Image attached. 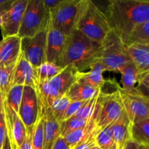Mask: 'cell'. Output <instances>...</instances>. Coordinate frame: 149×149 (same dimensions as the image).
Masks as SVG:
<instances>
[{
	"label": "cell",
	"mask_w": 149,
	"mask_h": 149,
	"mask_svg": "<svg viewBox=\"0 0 149 149\" xmlns=\"http://www.w3.org/2000/svg\"><path fill=\"white\" fill-rule=\"evenodd\" d=\"M108 23L125 45L132 29L149 21V1L147 0H111L105 12Z\"/></svg>",
	"instance_id": "obj_1"
},
{
	"label": "cell",
	"mask_w": 149,
	"mask_h": 149,
	"mask_svg": "<svg viewBox=\"0 0 149 149\" xmlns=\"http://www.w3.org/2000/svg\"><path fill=\"white\" fill-rule=\"evenodd\" d=\"M100 47V43L74 29L66 37L65 49L59 65L63 68L73 65L79 72H83L96 59Z\"/></svg>",
	"instance_id": "obj_2"
},
{
	"label": "cell",
	"mask_w": 149,
	"mask_h": 149,
	"mask_svg": "<svg viewBox=\"0 0 149 149\" xmlns=\"http://www.w3.org/2000/svg\"><path fill=\"white\" fill-rule=\"evenodd\" d=\"M75 29L100 44L111 31L105 13L90 0H79Z\"/></svg>",
	"instance_id": "obj_3"
},
{
	"label": "cell",
	"mask_w": 149,
	"mask_h": 149,
	"mask_svg": "<svg viewBox=\"0 0 149 149\" xmlns=\"http://www.w3.org/2000/svg\"><path fill=\"white\" fill-rule=\"evenodd\" d=\"M95 61L101 63L106 71L117 73L122 72L124 68L131 63L125 45L111 31L100 43Z\"/></svg>",
	"instance_id": "obj_4"
},
{
	"label": "cell",
	"mask_w": 149,
	"mask_h": 149,
	"mask_svg": "<svg viewBox=\"0 0 149 149\" xmlns=\"http://www.w3.org/2000/svg\"><path fill=\"white\" fill-rule=\"evenodd\" d=\"M49 26V12L45 7L43 0H29L17 36L20 38L32 37L48 29Z\"/></svg>",
	"instance_id": "obj_5"
},
{
	"label": "cell",
	"mask_w": 149,
	"mask_h": 149,
	"mask_svg": "<svg viewBox=\"0 0 149 149\" xmlns=\"http://www.w3.org/2000/svg\"><path fill=\"white\" fill-rule=\"evenodd\" d=\"M124 110L122 99L119 92L106 93H99L93 112V119L99 130L113 125L122 114Z\"/></svg>",
	"instance_id": "obj_6"
},
{
	"label": "cell",
	"mask_w": 149,
	"mask_h": 149,
	"mask_svg": "<svg viewBox=\"0 0 149 149\" xmlns=\"http://www.w3.org/2000/svg\"><path fill=\"white\" fill-rule=\"evenodd\" d=\"M116 90L122 99L124 109L132 123L149 119V97L136 87L125 90L116 84Z\"/></svg>",
	"instance_id": "obj_7"
},
{
	"label": "cell",
	"mask_w": 149,
	"mask_h": 149,
	"mask_svg": "<svg viewBox=\"0 0 149 149\" xmlns=\"http://www.w3.org/2000/svg\"><path fill=\"white\" fill-rule=\"evenodd\" d=\"M79 0H62L49 11V26L68 36L75 29Z\"/></svg>",
	"instance_id": "obj_8"
},
{
	"label": "cell",
	"mask_w": 149,
	"mask_h": 149,
	"mask_svg": "<svg viewBox=\"0 0 149 149\" xmlns=\"http://www.w3.org/2000/svg\"><path fill=\"white\" fill-rule=\"evenodd\" d=\"M47 30H44L32 37L21 38V53L25 59L36 69L46 61V42Z\"/></svg>",
	"instance_id": "obj_9"
},
{
	"label": "cell",
	"mask_w": 149,
	"mask_h": 149,
	"mask_svg": "<svg viewBox=\"0 0 149 149\" xmlns=\"http://www.w3.org/2000/svg\"><path fill=\"white\" fill-rule=\"evenodd\" d=\"M18 116L27 130L33 129L39 121V106L36 93L30 87H23V96L18 110Z\"/></svg>",
	"instance_id": "obj_10"
},
{
	"label": "cell",
	"mask_w": 149,
	"mask_h": 149,
	"mask_svg": "<svg viewBox=\"0 0 149 149\" xmlns=\"http://www.w3.org/2000/svg\"><path fill=\"white\" fill-rule=\"evenodd\" d=\"M28 1L29 0H15L10 10L1 15L0 28L3 39L17 36Z\"/></svg>",
	"instance_id": "obj_11"
},
{
	"label": "cell",
	"mask_w": 149,
	"mask_h": 149,
	"mask_svg": "<svg viewBox=\"0 0 149 149\" xmlns=\"http://www.w3.org/2000/svg\"><path fill=\"white\" fill-rule=\"evenodd\" d=\"M7 136L13 148H19L26 138V128L18 114L4 103Z\"/></svg>",
	"instance_id": "obj_12"
},
{
	"label": "cell",
	"mask_w": 149,
	"mask_h": 149,
	"mask_svg": "<svg viewBox=\"0 0 149 149\" xmlns=\"http://www.w3.org/2000/svg\"><path fill=\"white\" fill-rule=\"evenodd\" d=\"M66 37L61 32L49 26L47 33L46 61L59 65L65 49ZM60 66V65H59Z\"/></svg>",
	"instance_id": "obj_13"
},
{
	"label": "cell",
	"mask_w": 149,
	"mask_h": 149,
	"mask_svg": "<svg viewBox=\"0 0 149 149\" xmlns=\"http://www.w3.org/2000/svg\"><path fill=\"white\" fill-rule=\"evenodd\" d=\"M15 85L30 87L35 91L37 89L38 81L36 69L25 59L22 53H20L15 68L12 87Z\"/></svg>",
	"instance_id": "obj_14"
},
{
	"label": "cell",
	"mask_w": 149,
	"mask_h": 149,
	"mask_svg": "<svg viewBox=\"0 0 149 149\" xmlns=\"http://www.w3.org/2000/svg\"><path fill=\"white\" fill-rule=\"evenodd\" d=\"M126 49L138 75L149 73V45L133 44L126 46Z\"/></svg>",
	"instance_id": "obj_15"
},
{
	"label": "cell",
	"mask_w": 149,
	"mask_h": 149,
	"mask_svg": "<svg viewBox=\"0 0 149 149\" xmlns=\"http://www.w3.org/2000/svg\"><path fill=\"white\" fill-rule=\"evenodd\" d=\"M20 43L21 38L18 36L2 39L0 66H7L17 63L21 53Z\"/></svg>",
	"instance_id": "obj_16"
},
{
	"label": "cell",
	"mask_w": 149,
	"mask_h": 149,
	"mask_svg": "<svg viewBox=\"0 0 149 149\" xmlns=\"http://www.w3.org/2000/svg\"><path fill=\"white\" fill-rule=\"evenodd\" d=\"M79 72V71L74 65H69L63 68L56 77L48 81L60 95H63L77 81Z\"/></svg>",
	"instance_id": "obj_17"
},
{
	"label": "cell",
	"mask_w": 149,
	"mask_h": 149,
	"mask_svg": "<svg viewBox=\"0 0 149 149\" xmlns=\"http://www.w3.org/2000/svg\"><path fill=\"white\" fill-rule=\"evenodd\" d=\"M132 122L130 120L125 109L117 120L111 125V132L113 141L117 149H122L130 141V132Z\"/></svg>",
	"instance_id": "obj_18"
},
{
	"label": "cell",
	"mask_w": 149,
	"mask_h": 149,
	"mask_svg": "<svg viewBox=\"0 0 149 149\" xmlns=\"http://www.w3.org/2000/svg\"><path fill=\"white\" fill-rule=\"evenodd\" d=\"M36 93L39 106V117L41 119L46 111L52 106L54 101L62 95L58 94L49 81L39 83Z\"/></svg>",
	"instance_id": "obj_19"
},
{
	"label": "cell",
	"mask_w": 149,
	"mask_h": 149,
	"mask_svg": "<svg viewBox=\"0 0 149 149\" xmlns=\"http://www.w3.org/2000/svg\"><path fill=\"white\" fill-rule=\"evenodd\" d=\"M41 119L43 122V149H52L60 136V124L48 112Z\"/></svg>",
	"instance_id": "obj_20"
},
{
	"label": "cell",
	"mask_w": 149,
	"mask_h": 149,
	"mask_svg": "<svg viewBox=\"0 0 149 149\" xmlns=\"http://www.w3.org/2000/svg\"><path fill=\"white\" fill-rule=\"evenodd\" d=\"M101 90L81 81H77L65 93L71 101H86L94 97Z\"/></svg>",
	"instance_id": "obj_21"
},
{
	"label": "cell",
	"mask_w": 149,
	"mask_h": 149,
	"mask_svg": "<svg viewBox=\"0 0 149 149\" xmlns=\"http://www.w3.org/2000/svg\"><path fill=\"white\" fill-rule=\"evenodd\" d=\"M130 140L139 145L149 146V119L131 123Z\"/></svg>",
	"instance_id": "obj_22"
},
{
	"label": "cell",
	"mask_w": 149,
	"mask_h": 149,
	"mask_svg": "<svg viewBox=\"0 0 149 149\" xmlns=\"http://www.w3.org/2000/svg\"><path fill=\"white\" fill-rule=\"evenodd\" d=\"M133 44L149 45V21L135 26L127 38L125 47Z\"/></svg>",
	"instance_id": "obj_23"
},
{
	"label": "cell",
	"mask_w": 149,
	"mask_h": 149,
	"mask_svg": "<svg viewBox=\"0 0 149 149\" xmlns=\"http://www.w3.org/2000/svg\"><path fill=\"white\" fill-rule=\"evenodd\" d=\"M62 70L63 68L55 63L49 62L44 63L36 69L38 84L49 81L56 77Z\"/></svg>",
	"instance_id": "obj_24"
},
{
	"label": "cell",
	"mask_w": 149,
	"mask_h": 149,
	"mask_svg": "<svg viewBox=\"0 0 149 149\" xmlns=\"http://www.w3.org/2000/svg\"><path fill=\"white\" fill-rule=\"evenodd\" d=\"M77 81L101 90L107 81L103 78L102 73L93 70H90L88 72H79L77 74Z\"/></svg>",
	"instance_id": "obj_25"
},
{
	"label": "cell",
	"mask_w": 149,
	"mask_h": 149,
	"mask_svg": "<svg viewBox=\"0 0 149 149\" xmlns=\"http://www.w3.org/2000/svg\"><path fill=\"white\" fill-rule=\"evenodd\" d=\"M96 126L95 122L93 120V118H92L91 121L86 125L84 127L81 128V129L77 130H74L73 132H70L69 134H68L67 135H65V137H63L64 139L65 140L66 143H68V145L69 146L71 149H72L77 144H78L87 134L90 132H91L93 129H94Z\"/></svg>",
	"instance_id": "obj_26"
},
{
	"label": "cell",
	"mask_w": 149,
	"mask_h": 149,
	"mask_svg": "<svg viewBox=\"0 0 149 149\" xmlns=\"http://www.w3.org/2000/svg\"><path fill=\"white\" fill-rule=\"evenodd\" d=\"M70 102L71 100H69L68 96L65 94L57 98L52 103V106L49 109H47L46 112H48L60 124L62 121L64 113H65Z\"/></svg>",
	"instance_id": "obj_27"
},
{
	"label": "cell",
	"mask_w": 149,
	"mask_h": 149,
	"mask_svg": "<svg viewBox=\"0 0 149 149\" xmlns=\"http://www.w3.org/2000/svg\"><path fill=\"white\" fill-rule=\"evenodd\" d=\"M122 88L125 90H130L135 87L138 83V74L132 63H130L124 68L122 72Z\"/></svg>",
	"instance_id": "obj_28"
},
{
	"label": "cell",
	"mask_w": 149,
	"mask_h": 149,
	"mask_svg": "<svg viewBox=\"0 0 149 149\" xmlns=\"http://www.w3.org/2000/svg\"><path fill=\"white\" fill-rule=\"evenodd\" d=\"M16 63H17L7 66H0V93L4 97L12 87Z\"/></svg>",
	"instance_id": "obj_29"
},
{
	"label": "cell",
	"mask_w": 149,
	"mask_h": 149,
	"mask_svg": "<svg viewBox=\"0 0 149 149\" xmlns=\"http://www.w3.org/2000/svg\"><path fill=\"white\" fill-rule=\"evenodd\" d=\"M23 87L21 85L13 86L4 97V103L18 114L19 107L23 96Z\"/></svg>",
	"instance_id": "obj_30"
},
{
	"label": "cell",
	"mask_w": 149,
	"mask_h": 149,
	"mask_svg": "<svg viewBox=\"0 0 149 149\" xmlns=\"http://www.w3.org/2000/svg\"><path fill=\"white\" fill-rule=\"evenodd\" d=\"M91 120L88 121L75 116H71L67 120L60 123V136L65 137L73 131L84 127Z\"/></svg>",
	"instance_id": "obj_31"
},
{
	"label": "cell",
	"mask_w": 149,
	"mask_h": 149,
	"mask_svg": "<svg viewBox=\"0 0 149 149\" xmlns=\"http://www.w3.org/2000/svg\"><path fill=\"white\" fill-rule=\"evenodd\" d=\"M111 125L100 130L96 135V146L100 149H117L112 136Z\"/></svg>",
	"instance_id": "obj_32"
},
{
	"label": "cell",
	"mask_w": 149,
	"mask_h": 149,
	"mask_svg": "<svg viewBox=\"0 0 149 149\" xmlns=\"http://www.w3.org/2000/svg\"><path fill=\"white\" fill-rule=\"evenodd\" d=\"M100 93V92H99ZM99 93L94 97L90 98V100H86L84 104L78 110V111L75 113L73 116L80 118V119H86V120H91L93 118V112H94L95 107L96 101H97V96Z\"/></svg>",
	"instance_id": "obj_33"
},
{
	"label": "cell",
	"mask_w": 149,
	"mask_h": 149,
	"mask_svg": "<svg viewBox=\"0 0 149 149\" xmlns=\"http://www.w3.org/2000/svg\"><path fill=\"white\" fill-rule=\"evenodd\" d=\"M31 149H43V122L39 119L33 129Z\"/></svg>",
	"instance_id": "obj_34"
},
{
	"label": "cell",
	"mask_w": 149,
	"mask_h": 149,
	"mask_svg": "<svg viewBox=\"0 0 149 149\" xmlns=\"http://www.w3.org/2000/svg\"><path fill=\"white\" fill-rule=\"evenodd\" d=\"M100 130L97 127L94 128L91 132H89L78 144L75 146L72 149H90L93 147L95 146V138L97 134Z\"/></svg>",
	"instance_id": "obj_35"
},
{
	"label": "cell",
	"mask_w": 149,
	"mask_h": 149,
	"mask_svg": "<svg viewBox=\"0 0 149 149\" xmlns=\"http://www.w3.org/2000/svg\"><path fill=\"white\" fill-rule=\"evenodd\" d=\"M84 102L85 101H71L70 102L69 105H68V108H67L66 111H65V113H64L63 117L61 122H63V121L67 120L68 119L71 118V116H74V115L78 111L79 109L82 106V105L84 104Z\"/></svg>",
	"instance_id": "obj_36"
},
{
	"label": "cell",
	"mask_w": 149,
	"mask_h": 149,
	"mask_svg": "<svg viewBox=\"0 0 149 149\" xmlns=\"http://www.w3.org/2000/svg\"><path fill=\"white\" fill-rule=\"evenodd\" d=\"M7 125H6L4 108H3V109H0V149H1L4 140L7 136Z\"/></svg>",
	"instance_id": "obj_37"
},
{
	"label": "cell",
	"mask_w": 149,
	"mask_h": 149,
	"mask_svg": "<svg viewBox=\"0 0 149 149\" xmlns=\"http://www.w3.org/2000/svg\"><path fill=\"white\" fill-rule=\"evenodd\" d=\"M34 129V128H33ZM33 129L31 130H27V134H26V138L24 141V142L22 143V145L20 146L19 148H13V149H31V140L32 137H33Z\"/></svg>",
	"instance_id": "obj_38"
},
{
	"label": "cell",
	"mask_w": 149,
	"mask_h": 149,
	"mask_svg": "<svg viewBox=\"0 0 149 149\" xmlns=\"http://www.w3.org/2000/svg\"><path fill=\"white\" fill-rule=\"evenodd\" d=\"M14 1L15 0H0V15H3L9 11Z\"/></svg>",
	"instance_id": "obj_39"
},
{
	"label": "cell",
	"mask_w": 149,
	"mask_h": 149,
	"mask_svg": "<svg viewBox=\"0 0 149 149\" xmlns=\"http://www.w3.org/2000/svg\"><path fill=\"white\" fill-rule=\"evenodd\" d=\"M52 149H71L63 137L59 136L54 143Z\"/></svg>",
	"instance_id": "obj_40"
},
{
	"label": "cell",
	"mask_w": 149,
	"mask_h": 149,
	"mask_svg": "<svg viewBox=\"0 0 149 149\" xmlns=\"http://www.w3.org/2000/svg\"><path fill=\"white\" fill-rule=\"evenodd\" d=\"M62 0H43L44 4L48 11L53 10L61 3Z\"/></svg>",
	"instance_id": "obj_41"
},
{
	"label": "cell",
	"mask_w": 149,
	"mask_h": 149,
	"mask_svg": "<svg viewBox=\"0 0 149 149\" xmlns=\"http://www.w3.org/2000/svg\"><path fill=\"white\" fill-rule=\"evenodd\" d=\"M148 147L149 146H144L139 145V144L130 140L125 143L122 149H148Z\"/></svg>",
	"instance_id": "obj_42"
},
{
	"label": "cell",
	"mask_w": 149,
	"mask_h": 149,
	"mask_svg": "<svg viewBox=\"0 0 149 149\" xmlns=\"http://www.w3.org/2000/svg\"><path fill=\"white\" fill-rule=\"evenodd\" d=\"M1 149H13L12 148L11 144H10V140H9L8 136H7V134L5 138V140L4 141V143L2 145V147H1Z\"/></svg>",
	"instance_id": "obj_43"
},
{
	"label": "cell",
	"mask_w": 149,
	"mask_h": 149,
	"mask_svg": "<svg viewBox=\"0 0 149 149\" xmlns=\"http://www.w3.org/2000/svg\"><path fill=\"white\" fill-rule=\"evenodd\" d=\"M4 97H3V95L1 94V93H0V109L4 108Z\"/></svg>",
	"instance_id": "obj_44"
},
{
	"label": "cell",
	"mask_w": 149,
	"mask_h": 149,
	"mask_svg": "<svg viewBox=\"0 0 149 149\" xmlns=\"http://www.w3.org/2000/svg\"><path fill=\"white\" fill-rule=\"evenodd\" d=\"M1 45H2V39L0 41V58H1Z\"/></svg>",
	"instance_id": "obj_45"
},
{
	"label": "cell",
	"mask_w": 149,
	"mask_h": 149,
	"mask_svg": "<svg viewBox=\"0 0 149 149\" xmlns=\"http://www.w3.org/2000/svg\"><path fill=\"white\" fill-rule=\"evenodd\" d=\"M90 149H100V148H99L98 146H95L93 147V148H91Z\"/></svg>",
	"instance_id": "obj_46"
},
{
	"label": "cell",
	"mask_w": 149,
	"mask_h": 149,
	"mask_svg": "<svg viewBox=\"0 0 149 149\" xmlns=\"http://www.w3.org/2000/svg\"><path fill=\"white\" fill-rule=\"evenodd\" d=\"M1 16L0 15V26H1Z\"/></svg>",
	"instance_id": "obj_47"
}]
</instances>
